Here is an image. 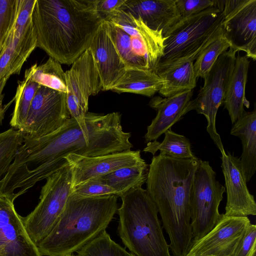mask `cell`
<instances>
[{"mask_svg":"<svg viewBox=\"0 0 256 256\" xmlns=\"http://www.w3.org/2000/svg\"><path fill=\"white\" fill-rule=\"evenodd\" d=\"M130 136L122 128L88 139L72 117L46 136L24 134L8 172L0 180V193L17 198L67 165L65 158L70 154L92 157L131 150Z\"/></svg>","mask_w":256,"mask_h":256,"instance_id":"6da1fadb","label":"cell"},{"mask_svg":"<svg viewBox=\"0 0 256 256\" xmlns=\"http://www.w3.org/2000/svg\"><path fill=\"white\" fill-rule=\"evenodd\" d=\"M200 158H178L162 153L154 156L146 181L170 240L172 256H186L193 242L191 196Z\"/></svg>","mask_w":256,"mask_h":256,"instance_id":"7a4b0ae2","label":"cell"},{"mask_svg":"<svg viewBox=\"0 0 256 256\" xmlns=\"http://www.w3.org/2000/svg\"><path fill=\"white\" fill-rule=\"evenodd\" d=\"M32 21L36 47L67 65L90 48L103 22L94 0H36Z\"/></svg>","mask_w":256,"mask_h":256,"instance_id":"3957f363","label":"cell"},{"mask_svg":"<svg viewBox=\"0 0 256 256\" xmlns=\"http://www.w3.org/2000/svg\"><path fill=\"white\" fill-rule=\"evenodd\" d=\"M116 195L70 194L58 222L38 245L42 256H64L83 248L106 228L118 209Z\"/></svg>","mask_w":256,"mask_h":256,"instance_id":"277c9868","label":"cell"},{"mask_svg":"<svg viewBox=\"0 0 256 256\" xmlns=\"http://www.w3.org/2000/svg\"><path fill=\"white\" fill-rule=\"evenodd\" d=\"M120 197L118 233L130 253L135 256H172L157 208L146 190L132 189Z\"/></svg>","mask_w":256,"mask_h":256,"instance_id":"5b68a950","label":"cell"},{"mask_svg":"<svg viewBox=\"0 0 256 256\" xmlns=\"http://www.w3.org/2000/svg\"><path fill=\"white\" fill-rule=\"evenodd\" d=\"M72 171L67 165L48 176L42 186L40 202L23 221L26 232L37 245L52 230L60 219L70 194Z\"/></svg>","mask_w":256,"mask_h":256,"instance_id":"8992f818","label":"cell"},{"mask_svg":"<svg viewBox=\"0 0 256 256\" xmlns=\"http://www.w3.org/2000/svg\"><path fill=\"white\" fill-rule=\"evenodd\" d=\"M226 192L208 161L200 159L191 196L192 244L210 232L220 220L219 206Z\"/></svg>","mask_w":256,"mask_h":256,"instance_id":"52a82bcc","label":"cell"},{"mask_svg":"<svg viewBox=\"0 0 256 256\" xmlns=\"http://www.w3.org/2000/svg\"><path fill=\"white\" fill-rule=\"evenodd\" d=\"M208 8L188 17L181 18L164 37V49L159 62L183 56L200 46L220 26L223 18L221 6Z\"/></svg>","mask_w":256,"mask_h":256,"instance_id":"ba28073f","label":"cell"},{"mask_svg":"<svg viewBox=\"0 0 256 256\" xmlns=\"http://www.w3.org/2000/svg\"><path fill=\"white\" fill-rule=\"evenodd\" d=\"M236 52L230 48L218 58L205 76L204 84L190 103L188 112L194 110L207 120L206 131L221 154L226 152L216 129V114L222 104L226 82L234 66Z\"/></svg>","mask_w":256,"mask_h":256,"instance_id":"9c48e42d","label":"cell"},{"mask_svg":"<svg viewBox=\"0 0 256 256\" xmlns=\"http://www.w3.org/2000/svg\"><path fill=\"white\" fill-rule=\"evenodd\" d=\"M222 28L230 48L256 59V0H223Z\"/></svg>","mask_w":256,"mask_h":256,"instance_id":"30bf717a","label":"cell"},{"mask_svg":"<svg viewBox=\"0 0 256 256\" xmlns=\"http://www.w3.org/2000/svg\"><path fill=\"white\" fill-rule=\"evenodd\" d=\"M70 118L66 93L40 86L20 131L32 138L42 137L59 128Z\"/></svg>","mask_w":256,"mask_h":256,"instance_id":"8fae6325","label":"cell"},{"mask_svg":"<svg viewBox=\"0 0 256 256\" xmlns=\"http://www.w3.org/2000/svg\"><path fill=\"white\" fill-rule=\"evenodd\" d=\"M250 222L222 214L214 228L194 242L186 256H233Z\"/></svg>","mask_w":256,"mask_h":256,"instance_id":"7c38bea8","label":"cell"},{"mask_svg":"<svg viewBox=\"0 0 256 256\" xmlns=\"http://www.w3.org/2000/svg\"><path fill=\"white\" fill-rule=\"evenodd\" d=\"M0 256H42L14 202L5 196H0Z\"/></svg>","mask_w":256,"mask_h":256,"instance_id":"4fadbf2b","label":"cell"},{"mask_svg":"<svg viewBox=\"0 0 256 256\" xmlns=\"http://www.w3.org/2000/svg\"><path fill=\"white\" fill-rule=\"evenodd\" d=\"M221 160L226 192L224 214L233 216H256V201L247 187L240 158L228 152L222 154Z\"/></svg>","mask_w":256,"mask_h":256,"instance_id":"5bb4252c","label":"cell"},{"mask_svg":"<svg viewBox=\"0 0 256 256\" xmlns=\"http://www.w3.org/2000/svg\"><path fill=\"white\" fill-rule=\"evenodd\" d=\"M65 158L72 167V188L91 178L144 161L140 150H131L92 157L70 154Z\"/></svg>","mask_w":256,"mask_h":256,"instance_id":"9a60e30c","label":"cell"},{"mask_svg":"<svg viewBox=\"0 0 256 256\" xmlns=\"http://www.w3.org/2000/svg\"><path fill=\"white\" fill-rule=\"evenodd\" d=\"M222 26V24H221ZM204 44L187 54L172 60L158 62L154 70L162 82L159 94L164 97L193 90L196 86L194 64L201 51L222 32V26Z\"/></svg>","mask_w":256,"mask_h":256,"instance_id":"2e32d148","label":"cell"},{"mask_svg":"<svg viewBox=\"0 0 256 256\" xmlns=\"http://www.w3.org/2000/svg\"><path fill=\"white\" fill-rule=\"evenodd\" d=\"M130 36L135 54L146 62L149 68L154 70L163 55L164 37L160 32L148 28L139 18L122 12L112 20Z\"/></svg>","mask_w":256,"mask_h":256,"instance_id":"e0dca14e","label":"cell"},{"mask_svg":"<svg viewBox=\"0 0 256 256\" xmlns=\"http://www.w3.org/2000/svg\"><path fill=\"white\" fill-rule=\"evenodd\" d=\"M34 0H19L15 19L2 50L22 66L36 47V37L32 21Z\"/></svg>","mask_w":256,"mask_h":256,"instance_id":"ac0fdd59","label":"cell"},{"mask_svg":"<svg viewBox=\"0 0 256 256\" xmlns=\"http://www.w3.org/2000/svg\"><path fill=\"white\" fill-rule=\"evenodd\" d=\"M102 86V91L111 90L125 72L126 67L112 42L106 22L100 26L90 46Z\"/></svg>","mask_w":256,"mask_h":256,"instance_id":"d6986e66","label":"cell"},{"mask_svg":"<svg viewBox=\"0 0 256 256\" xmlns=\"http://www.w3.org/2000/svg\"><path fill=\"white\" fill-rule=\"evenodd\" d=\"M193 90H186L168 97L154 96L149 102L157 112L156 117L147 127L144 142L156 140L161 135L187 114Z\"/></svg>","mask_w":256,"mask_h":256,"instance_id":"ffe728a7","label":"cell"},{"mask_svg":"<svg viewBox=\"0 0 256 256\" xmlns=\"http://www.w3.org/2000/svg\"><path fill=\"white\" fill-rule=\"evenodd\" d=\"M122 10L140 18L148 28L164 36L181 18L175 0H125Z\"/></svg>","mask_w":256,"mask_h":256,"instance_id":"44dd1931","label":"cell"},{"mask_svg":"<svg viewBox=\"0 0 256 256\" xmlns=\"http://www.w3.org/2000/svg\"><path fill=\"white\" fill-rule=\"evenodd\" d=\"M250 63L248 58L238 53L226 82L222 104L232 124L243 114L244 106L250 108L245 94Z\"/></svg>","mask_w":256,"mask_h":256,"instance_id":"7402d4cb","label":"cell"},{"mask_svg":"<svg viewBox=\"0 0 256 256\" xmlns=\"http://www.w3.org/2000/svg\"><path fill=\"white\" fill-rule=\"evenodd\" d=\"M232 136L238 137L242 142V152L240 158L246 182L256 171V110L245 111L230 130Z\"/></svg>","mask_w":256,"mask_h":256,"instance_id":"603a6c76","label":"cell"},{"mask_svg":"<svg viewBox=\"0 0 256 256\" xmlns=\"http://www.w3.org/2000/svg\"><path fill=\"white\" fill-rule=\"evenodd\" d=\"M162 79L150 68H126L111 89L118 92H130L151 97L162 87Z\"/></svg>","mask_w":256,"mask_h":256,"instance_id":"cb8c5ba5","label":"cell"},{"mask_svg":"<svg viewBox=\"0 0 256 256\" xmlns=\"http://www.w3.org/2000/svg\"><path fill=\"white\" fill-rule=\"evenodd\" d=\"M149 166L144 161L136 165L119 168L100 176L120 196L134 188L142 187L146 182Z\"/></svg>","mask_w":256,"mask_h":256,"instance_id":"d4e9b609","label":"cell"},{"mask_svg":"<svg viewBox=\"0 0 256 256\" xmlns=\"http://www.w3.org/2000/svg\"><path fill=\"white\" fill-rule=\"evenodd\" d=\"M24 75L40 86L66 92L65 72L60 63L50 57L43 64L32 66Z\"/></svg>","mask_w":256,"mask_h":256,"instance_id":"484cf974","label":"cell"},{"mask_svg":"<svg viewBox=\"0 0 256 256\" xmlns=\"http://www.w3.org/2000/svg\"><path fill=\"white\" fill-rule=\"evenodd\" d=\"M164 134L162 142L156 140L149 142L143 151L154 156L160 150V153L178 158H192L196 156L192 152L189 140L185 136L174 132L171 128Z\"/></svg>","mask_w":256,"mask_h":256,"instance_id":"4316f807","label":"cell"},{"mask_svg":"<svg viewBox=\"0 0 256 256\" xmlns=\"http://www.w3.org/2000/svg\"><path fill=\"white\" fill-rule=\"evenodd\" d=\"M40 86L26 75L22 80L18 81L14 110L10 123L12 128L20 130L24 128L31 103Z\"/></svg>","mask_w":256,"mask_h":256,"instance_id":"83f0119b","label":"cell"},{"mask_svg":"<svg viewBox=\"0 0 256 256\" xmlns=\"http://www.w3.org/2000/svg\"><path fill=\"white\" fill-rule=\"evenodd\" d=\"M106 22L109 36L126 68H149L144 60L134 52L129 34L112 22Z\"/></svg>","mask_w":256,"mask_h":256,"instance_id":"f1b7e54d","label":"cell"},{"mask_svg":"<svg viewBox=\"0 0 256 256\" xmlns=\"http://www.w3.org/2000/svg\"><path fill=\"white\" fill-rule=\"evenodd\" d=\"M230 48V44L223 32L204 48L194 64L196 78H204L218 57Z\"/></svg>","mask_w":256,"mask_h":256,"instance_id":"f546056e","label":"cell"},{"mask_svg":"<svg viewBox=\"0 0 256 256\" xmlns=\"http://www.w3.org/2000/svg\"><path fill=\"white\" fill-rule=\"evenodd\" d=\"M76 252L80 256H130V253L112 240L106 230Z\"/></svg>","mask_w":256,"mask_h":256,"instance_id":"4dcf8cb0","label":"cell"},{"mask_svg":"<svg viewBox=\"0 0 256 256\" xmlns=\"http://www.w3.org/2000/svg\"><path fill=\"white\" fill-rule=\"evenodd\" d=\"M24 136L22 131L12 128L0 133V180L8 172Z\"/></svg>","mask_w":256,"mask_h":256,"instance_id":"1f68e13d","label":"cell"},{"mask_svg":"<svg viewBox=\"0 0 256 256\" xmlns=\"http://www.w3.org/2000/svg\"><path fill=\"white\" fill-rule=\"evenodd\" d=\"M71 194L79 197L116 195V192L98 178H91L72 188Z\"/></svg>","mask_w":256,"mask_h":256,"instance_id":"d6a6232c","label":"cell"},{"mask_svg":"<svg viewBox=\"0 0 256 256\" xmlns=\"http://www.w3.org/2000/svg\"><path fill=\"white\" fill-rule=\"evenodd\" d=\"M18 0H0V54L15 19Z\"/></svg>","mask_w":256,"mask_h":256,"instance_id":"836d02e7","label":"cell"},{"mask_svg":"<svg viewBox=\"0 0 256 256\" xmlns=\"http://www.w3.org/2000/svg\"><path fill=\"white\" fill-rule=\"evenodd\" d=\"M175 2L181 18H184L216 6L218 0H175Z\"/></svg>","mask_w":256,"mask_h":256,"instance_id":"e575fe53","label":"cell"},{"mask_svg":"<svg viewBox=\"0 0 256 256\" xmlns=\"http://www.w3.org/2000/svg\"><path fill=\"white\" fill-rule=\"evenodd\" d=\"M125 0H94L96 12L102 21L110 22L122 11Z\"/></svg>","mask_w":256,"mask_h":256,"instance_id":"d590c367","label":"cell"},{"mask_svg":"<svg viewBox=\"0 0 256 256\" xmlns=\"http://www.w3.org/2000/svg\"><path fill=\"white\" fill-rule=\"evenodd\" d=\"M256 226L251 223L233 256H256Z\"/></svg>","mask_w":256,"mask_h":256,"instance_id":"8d00e7d4","label":"cell"},{"mask_svg":"<svg viewBox=\"0 0 256 256\" xmlns=\"http://www.w3.org/2000/svg\"><path fill=\"white\" fill-rule=\"evenodd\" d=\"M9 78H5L0 82V126L2 125L5 115V108L2 106V100L4 94L2 92L4 90L6 83Z\"/></svg>","mask_w":256,"mask_h":256,"instance_id":"74e56055","label":"cell"},{"mask_svg":"<svg viewBox=\"0 0 256 256\" xmlns=\"http://www.w3.org/2000/svg\"><path fill=\"white\" fill-rule=\"evenodd\" d=\"M78 256V254H77V255H76V256H75V255L70 254V255H67V256Z\"/></svg>","mask_w":256,"mask_h":256,"instance_id":"f35d334b","label":"cell"},{"mask_svg":"<svg viewBox=\"0 0 256 256\" xmlns=\"http://www.w3.org/2000/svg\"></svg>","mask_w":256,"mask_h":256,"instance_id":"ab89813d","label":"cell"}]
</instances>
